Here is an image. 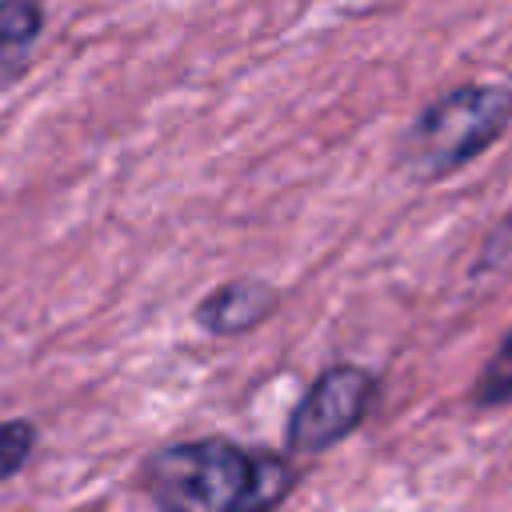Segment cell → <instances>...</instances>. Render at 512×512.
Segmentation results:
<instances>
[{
    "mask_svg": "<svg viewBox=\"0 0 512 512\" xmlns=\"http://www.w3.org/2000/svg\"><path fill=\"white\" fill-rule=\"evenodd\" d=\"M144 488L160 504L192 512L272 508L288 496L292 468L280 456L248 452L232 440H184L144 464Z\"/></svg>",
    "mask_w": 512,
    "mask_h": 512,
    "instance_id": "cell-1",
    "label": "cell"
},
{
    "mask_svg": "<svg viewBox=\"0 0 512 512\" xmlns=\"http://www.w3.org/2000/svg\"><path fill=\"white\" fill-rule=\"evenodd\" d=\"M376 404V376L360 364H332L324 368L312 388L300 396L288 420V448L292 452H324L344 440L352 428L364 424L368 408Z\"/></svg>",
    "mask_w": 512,
    "mask_h": 512,
    "instance_id": "cell-3",
    "label": "cell"
},
{
    "mask_svg": "<svg viewBox=\"0 0 512 512\" xmlns=\"http://www.w3.org/2000/svg\"><path fill=\"white\" fill-rule=\"evenodd\" d=\"M512 120V92L500 84H464L444 96H436L404 132L400 160L420 176L436 180L464 164H472L480 152H488Z\"/></svg>",
    "mask_w": 512,
    "mask_h": 512,
    "instance_id": "cell-2",
    "label": "cell"
},
{
    "mask_svg": "<svg viewBox=\"0 0 512 512\" xmlns=\"http://www.w3.org/2000/svg\"><path fill=\"white\" fill-rule=\"evenodd\" d=\"M508 400H512V332L504 336V344L496 348L488 368L476 376V404L492 408V404H508Z\"/></svg>",
    "mask_w": 512,
    "mask_h": 512,
    "instance_id": "cell-6",
    "label": "cell"
},
{
    "mask_svg": "<svg viewBox=\"0 0 512 512\" xmlns=\"http://www.w3.org/2000/svg\"><path fill=\"white\" fill-rule=\"evenodd\" d=\"M36 444V428L28 420H4L0 424V480H8L12 472H20L32 456Z\"/></svg>",
    "mask_w": 512,
    "mask_h": 512,
    "instance_id": "cell-7",
    "label": "cell"
},
{
    "mask_svg": "<svg viewBox=\"0 0 512 512\" xmlns=\"http://www.w3.org/2000/svg\"><path fill=\"white\" fill-rule=\"evenodd\" d=\"M276 308V288L264 280H228L196 304L200 328L212 336H240Z\"/></svg>",
    "mask_w": 512,
    "mask_h": 512,
    "instance_id": "cell-4",
    "label": "cell"
},
{
    "mask_svg": "<svg viewBox=\"0 0 512 512\" xmlns=\"http://www.w3.org/2000/svg\"><path fill=\"white\" fill-rule=\"evenodd\" d=\"M44 28V4L40 0H0V64L20 60L28 44Z\"/></svg>",
    "mask_w": 512,
    "mask_h": 512,
    "instance_id": "cell-5",
    "label": "cell"
}]
</instances>
